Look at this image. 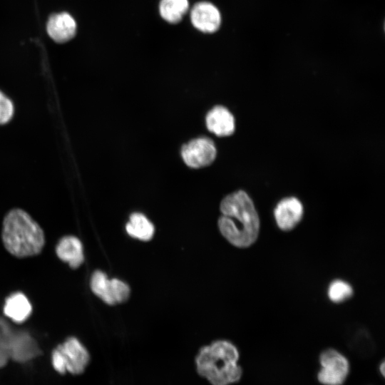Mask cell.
I'll list each match as a JSON object with an SVG mask.
<instances>
[{"label":"cell","instance_id":"1","mask_svg":"<svg viewBox=\"0 0 385 385\" xmlns=\"http://www.w3.org/2000/svg\"><path fill=\"white\" fill-rule=\"evenodd\" d=\"M218 227L222 235L233 246L247 248L257 240L260 217L249 195L240 190L226 195L220 205Z\"/></svg>","mask_w":385,"mask_h":385},{"label":"cell","instance_id":"2","mask_svg":"<svg viewBox=\"0 0 385 385\" xmlns=\"http://www.w3.org/2000/svg\"><path fill=\"white\" fill-rule=\"evenodd\" d=\"M239 359L235 344L217 340L199 350L195 358L196 369L211 385H230L238 382L242 376Z\"/></svg>","mask_w":385,"mask_h":385},{"label":"cell","instance_id":"3","mask_svg":"<svg viewBox=\"0 0 385 385\" xmlns=\"http://www.w3.org/2000/svg\"><path fill=\"white\" fill-rule=\"evenodd\" d=\"M1 236L6 250L17 257L38 255L45 243L40 225L21 209H14L5 216Z\"/></svg>","mask_w":385,"mask_h":385},{"label":"cell","instance_id":"4","mask_svg":"<svg viewBox=\"0 0 385 385\" xmlns=\"http://www.w3.org/2000/svg\"><path fill=\"white\" fill-rule=\"evenodd\" d=\"M89 361V354L86 347L75 337L68 338L52 353V364L61 374L66 371L78 374L82 373Z\"/></svg>","mask_w":385,"mask_h":385},{"label":"cell","instance_id":"5","mask_svg":"<svg viewBox=\"0 0 385 385\" xmlns=\"http://www.w3.org/2000/svg\"><path fill=\"white\" fill-rule=\"evenodd\" d=\"M0 350L20 361L31 359L39 353L36 342L27 332L14 330L1 317Z\"/></svg>","mask_w":385,"mask_h":385},{"label":"cell","instance_id":"6","mask_svg":"<svg viewBox=\"0 0 385 385\" xmlns=\"http://www.w3.org/2000/svg\"><path fill=\"white\" fill-rule=\"evenodd\" d=\"M320 369L317 373L318 381L322 385H343L350 371L348 359L333 348L324 349L319 354Z\"/></svg>","mask_w":385,"mask_h":385},{"label":"cell","instance_id":"7","mask_svg":"<svg viewBox=\"0 0 385 385\" xmlns=\"http://www.w3.org/2000/svg\"><path fill=\"white\" fill-rule=\"evenodd\" d=\"M90 287L95 295L110 305L125 302L130 294L127 284L118 279H110L100 270L93 273Z\"/></svg>","mask_w":385,"mask_h":385},{"label":"cell","instance_id":"8","mask_svg":"<svg viewBox=\"0 0 385 385\" xmlns=\"http://www.w3.org/2000/svg\"><path fill=\"white\" fill-rule=\"evenodd\" d=\"M217 150L214 142L202 136L194 138L181 148V156L185 163L192 168L210 165L215 159Z\"/></svg>","mask_w":385,"mask_h":385},{"label":"cell","instance_id":"9","mask_svg":"<svg viewBox=\"0 0 385 385\" xmlns=\"http://www.w3.org/2000/svg\"><path fill=\"white\" fill-rule=\"evenodd\" d=\"M304 215V207L301 201L295 197L282 199L274 209V218L277 227L284 232L295 228Z\"/></svg>","mask_w":385,"mask_h":385},{"label":"cell","instance_id":"10","mask_svg":"<svg viewBox=\"0 0 385 385\" xmlns=\"http://www.w3.org/2000/svg\"><path fill=\"white\" fill-rule=\"evenodd\" d=\"M190 21L193 26L201 32L212 34L220 26L221 14L213 4L200 1L191 9Z\"/></svg>","mask_w":385,"mask_h":385},{"label":"cell","instance_id":"11","mask_svg":"<svg viewBox=\"0 0 385 385\" xmlns=\"http://www.w3.org/2000/svg\"><path fill=\"white\" fill-rule=\"evenodd\" d=\"M48 36L57 43H65L71 40L76 33V23L67 12L51 15L46 24Z\"/></svg>","mask_w":385,"mask_h":385},{"label":"cell","instance_id":"12","mask_svg":"<svg viewBox=\"0 0 385 385\" xmlns=\"http://www.w3.org/2000/svg\"><path fill=\"white\" fill-rule=\"evenodd\" d=\"M205 122L207 129L217 136L230 135L235 129L234 116L222 106L213 107L206 115Z\"/></svg>","mask_w":385,"mask_h":385},{"label":"cell","instance_id":"13","mask_svg":"<svg viewBox=\"0 0 385 385\" xmlns=\"http://www.w3.org/2000/svg\"><path fill=\"white\" fill-rule=\"evenodd\" d=\"M58 257L73 268H78L83 262V250L80 240L72 235L62 237L56 247Z\"/></svg>","mask_w":385,"mask_h":385},{"label":"cell","instance_id":"14","mask_svg":"<svg viewBox=\"0 0 385 385\" xmlns=\"http://www.w3.org/2000/svg\"><path fill=\"white\" fill-rule=\"evenodd\" d=\"M32 307L28 298L21 292L9 296L4 306V314L16 323L26 321L31 315Z\"/></svg>","mask_w":385,"mask_h":385},{"label":"cell","instance_id":"15","mask_svg":"<svg viewBox=\"0 0 385 385\" xmlns=\"http://www.w3.org/2000/svg\"><path fill=\"white\" fill-rule=\"evenodd\" d=\"M128 234L140 240L148 241L154 235V226L143 214L134 212L130 215L129 221L125 225Z\"/></svg>","mask_w":385,"mask_h":385},{"label":"cell","instance_id":"16","mask_svg":"<svg viewBox=\"0 0 385 385\" xmlns=\"http://www.w3.org/2000/svg\"><path fill=\"white\" fill-rule=\"evenodd\" d=\"M188 9V0H161L159 4L161 17L170 24L180 22Z\"/></svg>","mask_w":385,"mask_h":385},{"label":"cell","instance_id":"17","mask_svg":"<svg viewBox=\"0 0 385 385\" xmlns=\"http://www.w3.org/2000/svg\"><path fill=\"white\" fill-rule=\"evenodd\" d=\"M354 294L352 286L346 281L341 279L332 280L327 289L329 299L333 303H342L349 299Z\"/></svg>","mask_w":385,"mask_h":385},{"label":"cell","instance_id":"18","mask_svg":"<svg viewBox=\"0 0 385 385\" xmlns=\"http://www.w3.org/2000/svg\"><path fill=\"white\" fill-rule=\"evenodd\" d=\"M14 114L11 101L0 91V125L8 123Z\"/></svg>","mask_w":385,"mask_h":385},{"label":"cell","instance_id":"19","mask_svg":"<svg viewBox=\"0 0 385 385\" xmlns=\"http://www.w3.org/2000/svg\"><path fill=\"white\" fill-rule=\"evenodd\" d=\"M8 357L9 356L6 353L0 350V366L5 364Z\"/></svg>","mask_w":385,"mask_h":385},{"label":"cell","instance_id":"20","mask_svg":"<svg viewBox=\"0 0 385 385\" xmlns=\"http://www.w3.org/2000/svg\"><path fill=\"white\" fill-rule=\"evenodd\" d=\"M379 371L381 375L384 376V371H385V363L384 361L379 364Z\"/></svg>","mask_w":385,"mask_h":385}]
</instances>
